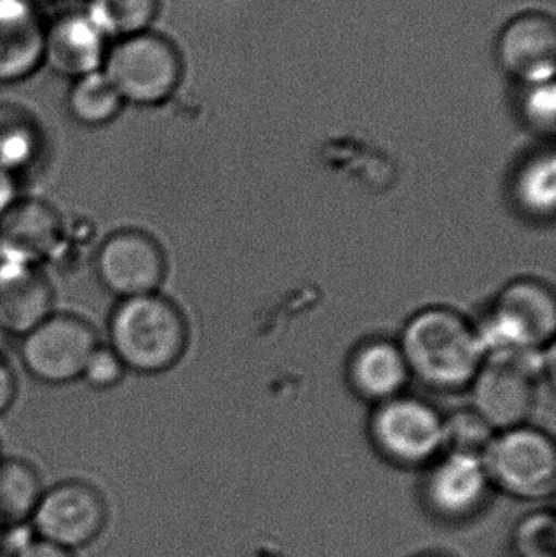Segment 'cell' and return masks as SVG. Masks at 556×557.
<instances>
[{
    "label": "cell",
    "instance_id": "1",
    "mask_svg": "<svg viewBox=\"0 0 556 557\" xmlns=\"http://www.w3.org/2000/svg\"><path fill=\"white\" fill-rule=\"evenodd\" d=\"M411 379L437 393L469 392L485 363L477 323L449 307H428L405 323L398 337Z\"/></svg>",
    "mask_w": 556,
    "mask_h": 557
},
{
    "label": "cell",
    "instance_id": "2",
    "mask_svg": "<svg viewBox=\"0 0 556 557\" xmlns=\"http://www.w3.org/2000/svg\"><path fill=\"white\" fill-rule=\"evenodd\" d=\"M108 337L126 370L160 375L185 356L189 326L182 308L157 292L118 301L108 320Z\"/></svg>",
    "mask_w": 556,
    "mask_h": 557
},
{
    "label": "cell",
    "instance_id": "3",
    "mask_svg": "<svg viewBox=\"0 0 556 557\" xmlns=\"http://www.w3.org/2000/svg\"><path fill=\"white\" fill-rule=\"evenodd\" d=\"M485 360L534 362L554 346L556 298L538 278L521 277L502 288L482 323Z\"/></svg>",
    "mask_w": 556,
    "mask_h": 557
},
{
    "label": "cell",
    "instance_id": "4",
    "mask_svg": "<svg viewBox=\"0 0 556 557\" xmlns=\"http://www.w3.org/2000/svg\"><path fill=\"white\" fill-rule=\"evenodd\" d=\"M493 490L529 503H542L556 491L554 437L531 424L496 432L483 455Z\"/></svg>",
    "mask_w": 556,
    "mask_h": 557
},
{
    "label": "cell",
    "instance_id": "5",
    "mask_svg": "<svg viewBox=\"0 0 556 557\" xmlns=\"http://www.w3.org/2000/svg\"><path fill=\"white\" fill-rule=\"evenodd\" d=\"M369 437L375 451L398 468H428L446 450V418L431 403L405 395L374 406Z\"/></svg>",
    "mask_w": 556,
    "mask_h": 557
},
{
    "label": "cell",
    "instance_id": "6",
    "mask_svg": "<svg viewBox=\"0 0 556 557\" xmlns=\"http://www.w3.org/2000/svg\"><path fill=\"white\" fill-rule=\"evenodd\" d=\"M101 71L124 103L157 107L175 94L183 64L169 39L146 32L114 41Z\"/></svg>",
    "mask_w": 556,
    "mask_h": 557
},
{
    "label": "cell",
    "instance_id": "7",
    "mask_svg": "<svg viewBox=\"0 0 556 557\" xmlns=\"http://www.w3.org/2000/svg\"><path fill=\"white\" fill-rule=\"evenodd\" d=\"M98 346L100 341L91 323L77 314L54 311L22 337L20 359L38 382L65 385L82 379Z\"/></svg>",
    "mask_w": 556,
    "mask_h": 557
},
{
    "label": "cell",
    "instance_id": "8",
    "mask_svg": "<svg viewBox=\"0 0 556 557\" xmlns=\"http://www.w3.org/2000/svg\"><path fill=\"white\" fill-rule=\"evenodd\" d=\"M103 494L85 481H62L42 493L32 516L42 542L74 552L94 543L107 525Z\"/></svg>",
    "mask_w": 556,
    "mask_h": 557
},
{
    "label": "cell",
    "instance_id": "9",
    "mask_svg": "<svg viewBox=\"0 0 556 557\" xmlns=\"http://www.w3.org/2000/svg\"><path fill=\"white\" fill-rule=\"evenodd\" d=\"M162 245L137 228H123L104 238L95 255V273L110 294L120 300L157 294L166 277Z\"/></svg>",
    "mask_w": 556,
    "mask_h": 557
},
{
    "label": "cell",
    "instance_id": "10",
    "mask_svg": "<svg viewBox=\"0 0 556 557\" xmlns=\"http://www.w3.org/2000/svg\"><path fill=\"white\" fill-rule=\"evenodd\" d=\"M542 370L512 360H485L473 380L472 409L495 432L529 424Z\"/></svg>",
    "mask_w": 556,
    "mask_h": 557
},
{
    "label": "cell",
    "instance_id": "11",
    "mask_svg": "<svg viewBox=\"0 0 556 557\" xmlns=\"http://www.w3.org/2000/svg\"><path fill=\"white\" fill-rule=\"evenodd\" d=\"M493 486L482 457L444 451L427 468L423 497L428 509L446 522H464L485 506Z\"/></svg>",
    "mask_w": 556,
    "mask_h": 557
},
{
    "label": "cell",
    "instance_id": "12",
    "mask_svg": "<svg viewBox=\"0 0 556 557\" xmlns=\"http://www.w3.org/2000/svg\"><path fill=\"white\" fill-rule=\"evenodd\" d=\"M555 58V22L545 13H522L499 35V62L508 74L524 85L554 82Z\"/></svg>",
    "mask_w": 556,
    "mask_h": 557
},
{
    "label": "cell",
    "instance_id": "13",
    "mask_svg": "<svg viewBox=\"0 0 556 557\" xmlns=\"http://www.w3.org/2000/svg\"><path fill=\"white\" fill-rule=\"evenodd\" d=\"M54 313V288L38 264L0 258V331L23 337Z\"/></svg>",
    "mask_w": 556,
    "mask_h": 557
},
{
    "label": "cell",
    "instance_id": "14",
    "mask_svg": "<svg viewBox=\"0 0 556 557\" xmlns=\"http://www.w3.org/2000/svg\"><path fill=\"white\" fill-rule=\"evenodd\" d=\"M65 242L61 214L39 199H18L0 221V258L42 267Z\"/></svg>",
    "mask_w": 556,
    "mask_h": 557
},
{
    "label": "cell",
    "instance_id": "15",
    "mask_svg": "<svg viewBox=\"0 0 556 557\" xmlns=\"http://www.w3.org/2000/svg\"><path fill=\"white\" fill-rule=\"evenodd\" d=\"M353 392L379 406L407 393L410 367L398 341L369 337L353 349L346 366Z\"/></svg>",
    "mask_w": 556,
    "mask_h": 557
},
{
    "label": "cell",
    "instance_id": "16",
    "mask_svg": "<svg viewBox=\"0 0 556 557\" xmlns=\"http://www.w3.org/2000/svg\"><path fill=\"white\" fill-rule=\"evenodd\" d=\"M108 42L84 10L65 13L46 26L42 64L54 74L75 81L103 69Z\"/></svg>",
    "mask_w": 556,
    "mask_h": 557
},
{
    "label": "cell",
    "instance_id": "17",
    "mask_svg": "<svg viewBox=\"0 0 556 557\" xmlns=\"http://www.w3.org/2000/svg\"><path fill=\"white\" fill-rule=\"evenodd\" d=\"M46 25L32 0H0V84H16L42 65Z\"/></svg>",
    "mask_w": 556,
    "mask_h": 557
},
{
    "label": "cell",
    "instance_id": "18",
    "mask_svg": "<svg viewBox=\"0 0 556 557\" xmlns=\"http://www.w3.org/2000/svg\"><path fill=\"white\" fill-rule=\"evenodd\" d=\"M511 196L519 212L532 221L554 218L556 208V160L554 150L532 153L519 163L511 178Z\"/></svg>",
    "mask_w": 556,
    "mask_h": 557
},
{
    "label": "cell",
    "instance_id": "19",
    "mask_svg": "<svg viewBox=\"0 0 556 557\" xmlns=\"http://www.w3.org/2000/svg\"><path fill=\"white\" fill-rule=\"evenodd\" d=\"M42 493L35 467L16 458L0 461V527L12 529L32 520Z\"/></svg>",
    "mask_w": 556,
    "mask_h": 557
},
{
    "label": "cell",
    "instance_id": "20",
    "mask_svg": "<svg viewBox=\"0 0 556 557\" xmlns=\"http://www.w3.org/2000/svg\"><path fill=\"white\" fill-rule=\"evenodd\" d=\"M42 140L35 120L25 110L0 104V170L18 175L41 153Z\"/></svg>",
    "mask_w": 556,
    "mask_h": 557
},
{
    "label": "cell",
    "instance_id": "21",
    "mask_svg": "<svg viewBox=\"0 0 556 557\" xmlns=\"http://www.w3.org/2000/svg\"><path fill=\"white\" fill-rule=\"evenodd\" d=\"M124 104L103 71L75 78L67 97L69 113L87 127L107 126L116 120Z\"/></svg>",
    "mask_w": 556,
    "mask_h": 557
},
{
    "label": "cell",
    "instance_id": "22",
    "mask_svg": "<svg viewBox=\"0 0 556 557\" xmlns=\"http://www.w3.org/2000/svg\"><path fill=\"white\" fill-rule=\"evenodd\" d=\"M160 0H87L84 13L108 41L149 32Z\"/></svg>",
    "mask_w": 556,
    "mask_h": 557
},
{
    "label": "cell",
    "instance_id": "23",
    "mask_svg": "<svg viewBox=\"0 0 556 557\" xmlns=\"http://www.w3.org/2000/svg\"><path fill=\"white\" fill-rule=\"evenodd\" d=\"M516 557H556V519L551 509L526 513L512 532Z\"/></svg>",
    "mask_w": 556,
    "mask_h": 557
},
{
    "label": "cell",
    "instance_id": "24",
    "mask_svg": "<svg viewBox=\"0 0 556 557\" xmlns=\"http://www.w3.org/2000/svg\"><path fill=\"white\" fill-rule=\"evenodd\" d=\"M496 432L483 421L479 412L470 409L454 412L446 418V450L454 454L482 457L492 444Z\"/></svg>",
    "mask_w": 556,
    "mask_h": 557
},
{
    "label": "cell",
    "instance_id": "25",
    "mask_svg": "<svg viewBox=\"0 0 556 557\" xmlns=\"http://www.w3.org/2000/svg\"><path fill=\"white\" fill-rule=\"evenodd\" d=\"M522 97V116L529 126L539 133L552 134L555 131V87L548 84L526 85Z\"/></svg>",
    "mask_w": 556,
    "mask_h": 557
},
{
    "label": "cell",
    "instance_id": "26",
    "mask_svg": "<svg viewBox=\"0 0 556 557\" xmlns=\"http://www.w3.org/2000/svg\"><path fill=\"white\" fill-rule=\"evenodd\" d=\"M126 367L121 362L120 357L111 350L110 346H98L95 352L88 359L85 366L82 380L87 383L90 388L110 389L120 385L121 380L126 375Z\"/></svg>",
    "mask_w": 556,
    "mask_h": 557
},
{
    "label": "cell",
    "instance_id": "27",
    "mask_svg": "<svg viewBox=\"0 0 556 557\" xmlns=\"http://www.w3.org/2000/svg\"><path fill=\"white\" fill-rule=\"evenodd\" d=\"M16 399V376L12 366L0 354V416L5 414Z\"/></svg>",
    "mask_w": 556,
    "mask_h": 557
},
{
    "label": "cell",
    "instance_id": "28",
    "mask_svg": "<svg viewBox=\"0 0 556 557\" xmlns=\"http://www.w3.org/2000/svg\"><path fill=\"white\" fill-rule=\"evenodd\" d=\"M18 183L12 173L0 170V221L18 202Z\"/></svg>",
    "mask_w": 556,
    "mask_h": 557
},
{
    "label": "cell",
    "instance_id": "29",
    "mask_svg": "<svg viewBox=\"0 0 556 557\" xmlns=\"http://www.w3.org/2000/svg\"><path fill=\"white\" fill-rule=\"evenodd\" d=\"M16 557H74V555H72V552H67V549L51 545V543L36 540V542L23 546Z\"/></svg>",
    "mask_w": 556,
    "mask_h": 557
},
{
    "label": "cell",
    "instance_id": "30",
    "mask_svg": "<svg viewBox=\"0 0 556 557\" xmlns=\"http://www.w3.org/2000/svg\"><path fill=\"white\" fill-rule=\"evenodd\" d=\"M33 3L35 2H42V3H54V2H61V0H32Z\"/></svg>",
    "mask_w": 556,
    "mask_h": 557
},
{
    "label": "cell",
    "instance_id": "31",
    "mask_svg": "<svg viewBox=\"0 0 556 557\" xmlns=\"http://www.w3.org/2000/svg\"><path fill=\"white\" fill-rule=\"evenodd\" d=\"M424 557H440V556H424Z\"/></svg>",
    "mask_w": 556,
    "mask_h": 557
}]
</instances>
